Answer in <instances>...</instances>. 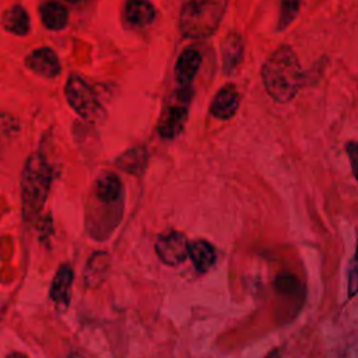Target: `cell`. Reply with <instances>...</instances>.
<instances>
[{
    "label": "cell",
    "mask_w": 358,
    "mask_h": 358,
    "mask_svg": "<svg viewBox=\"0 0 358 358\" xmlns=\"http://www.w3.org/2000/svg\"><path fill=\"white\" fill-rule=\"evenodd\" d=\"M53 173V166L42 152H34L27 158L21 173V208L27 221L43 208Z\"/></svg>",
    "instance_id": "7a4b0ae2"
},
{
    "label": "cell",
    "mask_w": 358,
    "mask_h": 358,
    "mask_svg": "<svg viewBox=\"0 0 358 358\" xmlns=\"http://www.w3.org/2000/svg\"><path fill=\"white\" fill-rule=\"evenodd\" d=\"M41 21L49 31H62L69 22L67 8L57 1H46L39 10Z\"/></svg>",
    "instance_id": "9a60e30c"
},
{
    "label": "cell",
    "mask_w": 358,
    "mask_h": 358,
    "mask_svg": "<svg viewBox=\"0 0 358 358\" xmlns=\"http://www.w3.org/2000/svg\"><path fill=\"white\" fill-rule=\"evenodd\" d=\"M347 154L351 162V168H352V173L355 176V179L358 180V143L355 141H350L347 144Z\"/></svg>",
    "instance_id": "44dd1931"
},
{
    "label": "cell",
    "mask_w": 358,
    "mask_h": 358,
    "mask_svg": "<svg viewBox=\"0 0 358 358\" xmlns=\"http://www.w3.org/2000/svg\"><path fill=\"white\" fill-rule=\"evenodd\" d=\"M303 0H281L277 29L284 31L298 15Z\"/></svg>",
    "instance_id": "ac0fdd59"
},
{
    "label": "cell",
    "mask_w": 358,
    "mask_h": 358,
    "mask_svg": "<svg viewBox=\"0 0 358 358\" xmlns=\"http://www.w3.org/2000/svg\"><path fill=\"white\" fill-rule=\"evenodd\" d=\"M238 106H239L238 91L234 85L228 84V85H224L213 98L210 112L214 117L227 120L236 113Z\"/></svg>",
    "instance_id": "30bf717a"
},
{
    "label": "cell",
    "mask_w": 358,
    "mask_h": 358,
    "mask_svg": "<svg viewBox=\"0 0 358 358\" xmlns=\"http://www.w3.org/2000/svg\"><path fill=\"white\" fill-rule=\"evenodd\" d=\"M25 66L35 74L45 78H55L60 74V62L53 49L43 46L32 50L25 57Z\"/></svg>",
    "instance_id": "ba28073f"
},
{
    "label": "cell",
    "mask_w": 358,
    "mask_h": 358,
    "mask_svg": "<svg viewBox=\"0 0 358 358\" xmlns=\"http://www.w3.org/2000/svg\"><path fill=\"white\" fill-rule=\"evenodd\" d=\"M189 257L197 271H207L215 263L214 248L211 246V243L201 239L190 243Z\"/></svg>",
    "instance_id": "e0dca14e"
},
{
    "label": "cell",
    "mask_w": 358,
    "mask_h": 358,
    "mask_svg": "<svg viewBox=\"0 0 358 358\" xmlns=\"http://www.w3.org/2000/svg\"><path fill=\"white\" fill-rule=\"evenodd\" d=\"M3 28L17 36H25L31 29L28 11L20 6H11L3 13Z\"/></svg>",
    "instance_id": "5bb4252c"
},
{
    "label": "cell",
    "mask_w": 358,
    "mask_h": 358,
    "mask_svg": "<svg viewBox=\"0 0 358 358\" xmlns=\"http://www.w3.org/2000/svg\"><path fill=\"white\" fill-rule=\"evenodd\" d=\"M66 99L70 108L81 117H92L99 110L94 90L80 74H70L66 81Z\"/></svg>",
    "instance_id": "277c9868"
},
{
    "label": "cell",
    "mask_w": 358,
    "mask_h": 358,
    "mask_svg": "<svg viewBox=\"0 0 358 358\" xmlns=\"http://www.w3.org/2000/svg\"><path fill=\"white\" fill-rule=\"evenodd\" d=\"M155 252L168 266L182 264L190 255V243L182 232H168L155 242Z\"/></svg>",
    "instance_id": "8992f818"
},
{
    "label": "cell",
    "mask_w": 358,
    "mask_h": 358,
    "mask_svg": "<svg viewBox=\"0 0 358 358\" xmlns=\"http://www.w3.org/2000/svg\"><path fill=\"white\" fill-rule=\"evenodd\" d=\"M124 20L136 28L148 27L155 20V7L150 0H126Z\"/></svg>",
    "instance_id": "7c38bea8"
},
{
    "label": "cell",
    "mask_w": 358,
    "mask_h": 358,
    "mask_svg": "<svg viewBox=\"0 0 358 358\" xmlns=\"http://www.w3.org/2000/svg\"><path fill=\"white\" fill-rule=\"evenodd\" d=\"M201 64V55L193 48L185 49L175 64V78L179 87H190Z\"/></svg>",
    "instance_id": "9c48e42d"
},
{
    "label": "cell",
    "mask_w": 358,
    "mask_h": 358,
    "mask_svg": "<svg viewBox=\"0 0 358 358\" xmlns=\"http://www.w3.org/2000/svg\"><path fill=\"white\" fill-rule=\"evenodd\" d=\"M108 267V256L105 253H96L92 256L88 267L85 270V282L92 284V281L99 282L102 278V270Z\"/></svg>",
    "instance_id": "d6986e66"
},
{
    "label": "cell",
    "mask_w": 358,
    "mask_h": 358,
    "mask_svg": "<svg viewBox=\"0 0 358 358\" xmlns=\"http://www.w3.org/2000/svg\"><path fill=\"white\" fill-rule=\"evenodd\" d=\"M71 285H73V270L70 266L63 264L55 274L50 285V291H49L50 299L55 302L57 308L66 309L69 306Z\"/></svg>",
    "instance_id": "8fae6325"
},
{
    "label": "cell",
    "mask_w": 358,
    "mask_h": 358,
    "mask_svg": "<svg viewBox=\"0 0 358 358\" xmlns=\"http://www.w3.org/2000/svg\"><path fill=\"white\" fill-rule=\"evenodd\" d=\"M229 0H187L179 11V31L192 39H204L218 29Z\"/></svg>",
    "instance_id": "3957f363"
},
{
    "label": "cell",
    "mask_w": 358,
    "mask_h": 358,
    "mask_svg": "<svg viewBox=\"0 0 358 358\" xmlns=\"http://www.w3.org/2000/svg\"><path fill=\"white\" fill-rule=\"evenodd\" d=\"M92 199L102 207L120 206L123 199V186L120 179L110 172L102 173L92 186Z\"/></svg>",
    "instance_id": "52a82bcc"
},
{
    "label": "cell",
    "mask_w": 358,
    "mask_h": 358,
    "mask_svg": "<svg viewBox=\"0 0 358 358\" xmlns=\"http://www.w3.org/2000/svg\"><path fill=\"white\" fill-rule=\"evenodd\" d=\"M355 294H358V241H357V249L348 270V296L351 298Z\"/></svg>",
    "instance_id": "ffe728a7"
},
{
    "label": "cell",
    "mask_w": 358,
    "mask_h": 358,
    "mask_svg": "<svg viewBox=\"0 0 358 358\" xmlns=\"http://www.w3.org/2000/svg\"><path fill=\"white\" fill-rule=\"evenodd\" d=\"M148 154L144 147H133L120 154L115 164L124 172L131 175H141L147 166Z\"/></svg>",
    "instance_id": "2e32d148"
},
{
    "label": "cell",
    "mask_w": 358,
    "mask_h": 358,
    "mask_svg": "<svg viewBox=\"0 0 358 358\" xmlns=\"http://www.w3.org/2000/svg\"><path fill=\"white\" fill-rule=\"evenodd\" d=\"M66 1H69V3H81L84 0H66Z\"/></svg>",
    "instance_id": "7402d4cb"
},
{
    "label": "cell",
    "mask_w": 358,
    "mask_h": 358,
    "mask_svg": "<svg viewBox=\"0 0 358 358\" xmlns=\"http://www.w3.org/2000/svg\"><path fill=\"white\" fill-rule=\"evenodd\" d=\"M262 81L267 94L277 102L292 101L302 87L301 63L288 45L278 46L262 66Z\"/></svg>",
    "instance_id": "6da1fadb"
},
{
    "label": "cell",
    "mask_w": 358,
    "mask_h": 358,
    "mask_svg": "<svg viewBox=\"0 0 358 358\" xmlns=\"http://www.w3.org/2000/svg\"><path fill=\"white\" fill-rule=\"evenodd\" d=\"M190 92V87H180L176 99L169 102L164 109L158 123V133L161 137L173 138L182 131L187 119Z\"/></svg>",
    "instance_id": "5b68a950"
},
{
    "label": "cell",
    "mask_w": 358,
    "mask_h": 358,
    "mask_svg": "<svg viewBox=\"0 0 358 358\" xmlns=\"http://www.w3.org/2000/svg\"><path fill=\"white\" fill-rule=\"evenodd\" d=\"M222 69L227 74L235 71L243 56V41L238 32H229L221 46Z\"/></svg>",
    "instance_id": "4fadbf2b"
}]
</instances>
